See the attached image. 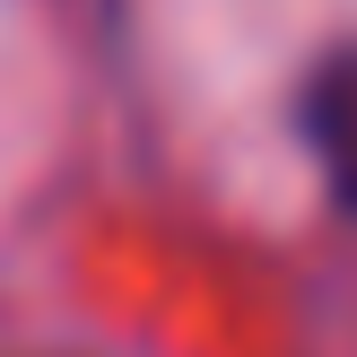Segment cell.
<instances>
[{
	"label": "cell",
	"instance_id": "cell-1",
	"mask_svg": "<svg viewBox=\"0 0 357 357\" xmlns=\"http://www.w3.org/2000/svg\"><path fill=\"white\" fill-rule=\"evenodd\" d=\"M305 139H314V157H323L331 192L357 209V52H340V61L314 70V87H305Z\"/></svg>",
	"mask_w": 357,
	"mask_h": 357
}]
</instances>
